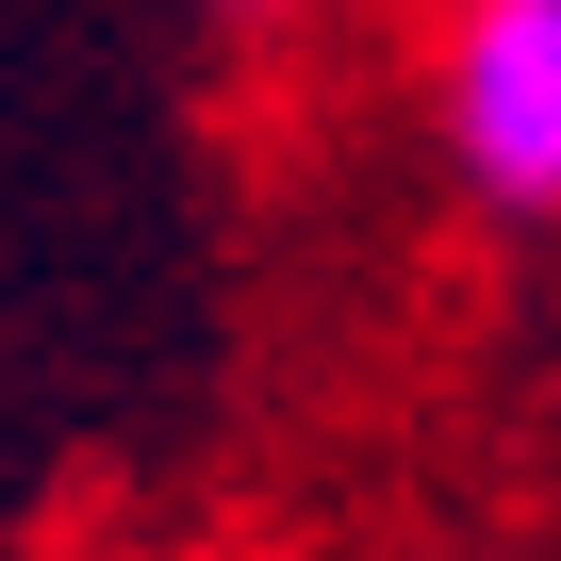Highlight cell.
I'll return each instance as SVG.
<instances>
[{"instance_id": "obj_2", "label": "cell", "mask_w": 561, "mask_h": 561, "mask_svg": "<svg viewBox=\"0 0 561 561\" xmlns=\"http://www.w3.org/2000/svg\"><path fill=\"white\" fill-rule=\"evenodd\" d=\"M231 18H280V0H231Z\"/></svg>"}, {"instance_id": "obj_1", "label": "cell", "mask_w": 561, "mask_h": 561, "mask_svg": "<svg viewBox=\"0 0 561 561\" xmlns=\"http://www.w3.org/2000/svg\"><path fill=\"white\" fill-rule=\"evenodd\" d=\"M446 149L512 215H561V0H462V34H446Z\"/></svg>"}]
</instances>
